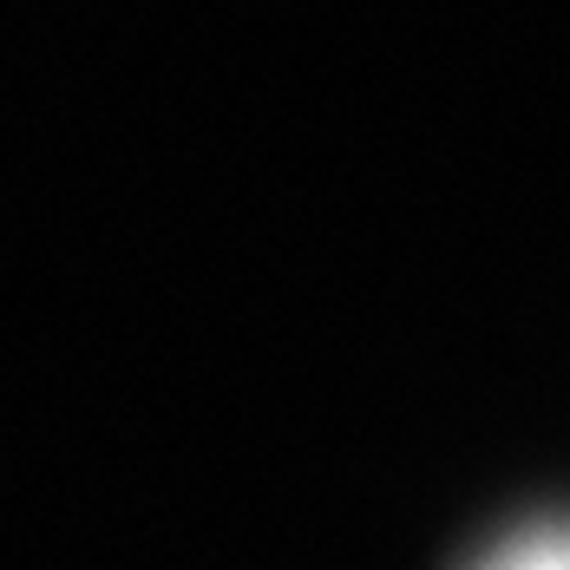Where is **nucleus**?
<instances>
[{"label": "nucleus", "instance_id": "nucleus-1", "mask_svg": "<svg viewBox=\"0 0 570 570\" xmlns=\"http://www.w3.org/2000/svg\"><path fill=\"white\" fill-rule=\"evenodd\" d=\"M465 570H570V512L512 524L499 544H485Z\"/></svg>", "mask_w": 570, "mask_h": 570}]
</instances>
